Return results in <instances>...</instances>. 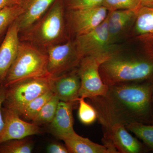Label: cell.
<instances>
[{"label": "cell", "mask_w": 153, "mask_h": 153, "mask_svg": "<svg viewBox=\"0 0 153 153\" xmlns=\"http://www.w3.org/2000/svg\"><path fill=\"white\" fill-rule=\"evenodd\" d=\"M153 88L152 82H121L108 86L104 95L87 99L103 128L144 123L150 113Z\"/></svg>", "instance_id": "obj_1"}, {"label": "cell", "mask_w": 153, "mask_h": 153, "mask_svg": "<svg viewBox=\"0 0 153 153\" xmlns=\"http://www.w3.org/2000/svg\"><path fill=\"white\" fill-rule=\"evenodd\" d=\"M99 72L108 86L121 82H153V50L134 53L119 49L102 63Z\"/></svg>", "instance_id": "obj_2"}, {"label": "cell", "mask_w": 153, "mask_h": 153, "mask_svg": "<svg viewBox=\"0 0 153 153\" xmlns=\"http://www.w3.org/2000/svg\"><path fill=\"white\" fill-rule=\"evenodd\" d=\"M65 9L63 0H56L42 16L21 32L20 41L45 51L49 47L67 41Z\"/></svg>", "instance_id": "obj_3"}, {"label": "cell", "mask_w": 153, "mask_h": 153, "mask_svg": "<svg viewBox=\"0 0 153 153\" xmlns=\"http://www.w3.org/2000/svg\"><path fill=\"white\" fill-rule=\"evenodd\" d=\"M48 69L46 51L33 44L21 41L18 55L6 77L8 87L25 79L51 76Z\"/></svg>", "instance_id": "obj_4"}, {"label": "cell", "mask_w": 153, "mask_h": 153, "mask_svg": "<svg viewBox=\"0 0 153 153\" xmlns=\"http://www.w3.org/2000/svg\"><path fill=\"white\" fill-rule=\"evenodd\" d=\"M118 50L115 47L109 51L81 59L77 68L81 81L79 97L92 98L106 93L108 86L102 81L100 74V66Z\"/></svg>", "instance_id": "obj_5"}, {"label": "cell", "mask_w": 153, "mask_h": 153, "mask_svg": "<svg viewBox=\"0 0 153 153\" xmlns=\"http://www.w3.org/2000/svg\"><path fill=\"white\" fill-rule=\"evenodd\" d=\"M49 78H30L10 85L6 89L8 108L20 114L30 102L50 90Z\"/></svg>", "instance_id": "obj_6"}, {"label": "cell", "mask_w": 153, "mask_h": 153, "mask_svg": "<svg viewBox=\"0 0 153 153\" xmlns=\"http://www.w3.org/2000/svg\"><path fill=\"white\" fill-rule=\"evenodd\" d=\"M48 69L52 76H59L78 67L80 59L74 41H67L49 47L46 50Z\"/></svg>", "instance_id": "obj_7"}, {"label": "cell", "mask_w": 153, "mask_h": 153, "mask_svg": "<svg viewBox=\"0 0 153 153\" xmlns=\"http://www.w3.org/2000/svg\"><path fill=\"white\" fill-rule=\"evenodd\" d=\"M108 11L103 6L77 10H67L66 26L74 37L88 33L104 22Z\"/></svg>", "instance_id": "obj_8"}, {"label": "cell", "mask_w": 153, "mask_h": 153, "mask_svg": "<svg viewBox=\"0 0 153 153\" xmlns=\"http://www.w3.org/2000/svg\"><path fill=\"white\" fill-rule=\"evenodd\" d=\"M74 40L80 59L114 48L110 44L107 17L104 22L88 33L75 37Z\"/></svg>", "instance_id": "obj_9"}, {"label": "cell", "mask_w": 153, "mask_h": 153, "mask_svg": "<svg viewBox=\"0 0 153 153\" xmlns=\"http://www.w3.org/2000/svg\"><path fill=\"white\" fill-rule=\"evenodd\" d=\"M19 114L7 108L4 111V124L0 131V145L12 140L22 139L41 132L38 125L25 121Z\"/></svg>", "instance_id": "obj_10"}, {"label": "cell", "mask_w": 153, "mask_h": 153, "mask_svg": "<svg viewBox=\"0 0 153 153\" xmlns=\"http://www.w3.org/2000/svg\"><path fill=\"white\" fill-rule=\"evenodd\" d=\"M50 90L60 101L72 102H78L81 81L77 68L49 79Z\"/></svg>", "instance_id": "obj_11"}, {"label": "cell", "mask_w": 153, "mask_h": 153, "mask_svg": "<svg viewBox=\"0 0 153 153\" xmlns=\"http://www.w3.org/2000/svg\"><path fill=\"white\" fill-rule=\"evenodd\" d=\"M103 130L104 143L111 145L118 153H139L143 151V145L129 134L125 126L116 124Z\"/></svg>", "instance_id": "obj_12"}, {"label": "cell", "mask_w": 153, "mask_h": 153, "mask_svg": "<svg viewBox=\"0 0 153 153\" xmlns=\"http://www.w3.org/2000/svg\"><path fill=\"white\" fill-rule=\"evenodd\" d=\"M16 20L9 27L0 46V84L5 80L18 55L21 44L20 31Z\"/></svg>", "instance_id": "obj_13"}, {"label": "cell", "mask_w": 153, "mask_h": 153, "mask_svg": "<svg viewBox=\"0 0 153 153\" xmlns=\"http://www.w3.org/2000/svg\"><path fill=\"white\" fill-rule=\"evenodd\" d=\"M137 11L119 10L108 12L107 19L111 46H114L121 37L133 26Z\"/></svg>", "instance_id": "obj_14"}, {"label": "cell", "mask_w": 153, "mask_h": 153, "mask_svg": "<svg viewBox=\"0 0 153 153\" xmlns=\"http://www.w3.org/2000/svg\"><path fill=\"white\" fill-rule=\"evenodd\" d=\"M74 103L59 101L55 117L49 123L50 131L59 139L67 138L75 132L73 124V110Z\"/></svg>", "instance_id": "obj_15"}, {"label": "cell", "mask_w": 153, "mask_h": 153, "mask_svg": "<svg viewBox=\"0 0 153 153\" xmlns=\"http://www.w3.org/2000/svg\"><path fill=\"white\" fill-rule=\"evenodd\" d=\"M56 0H21L25 11L17 19L19 31L27 30L40 19Z\"/></svg>", "instance_id": "obj_16"}, {"label": "cell", "mask_w": 153, "mask_h": 153, "mask_svg": "<svg viewBox=\"0 0 153 153\" xmlns=\"http://www.w3.org/2000/svg\"><path fill=\"white\" fill-rule=\"evenodd\" d=\"M134 30L140 41L153 44V7L142 6L137 11Z\"/></svg>", "instance_id": "obj_17"}, {"label": "cell", "mask_w": 153, "mask_h": 153, "mask_svg": "<svg viewBox=\"0 0 153 153\" xmlns=\"http://www.w3.org/2000/svg\"><path fill=\"white\" fill-rule=\"evenodd\" d=\"M63 141L69 153H114L112 150L106 145L96 143L88 138L80 136L75 132Z\"/></svg>", "instance_id": "obj_18"}, {"label": "cell", "mask_w": 153, "mask_h": 153, "mask_svg": "<svg viewBox=\"0 0 153 153\" xmlns=\"http://www.w3.org/2000/svg\"><path fill=\"white\" fill-rule=\"evenodd\" d=\"M54 94L50 89L28 103L22 109L19 115L22 116L26 119L32 120L44 105L52 98Z\"/></svg>", "instance_id": "obj_19"}, {"label": "cell", "mask_w": 153, "mask_h": 153, "mask_svg": "<svg viewBox=\"0 0 153 153\" xmlns=\"http://www.w3.org/2000/svg\"><path fill=\"white\" fill-rule=\"evenodd\" d=\"M59 101L58 97L54 94L32 120L33 123L37 125L50 123L55 117Z\"/></svg>", "instance_id": "obj_20"}, {"label": "cell", "mask_w": 153, "mask_h": 153, "mask_svg": "<svg viewBox=\"0 0 153 153\" xmlns=\"http://www.w3.org/2000/svg\"><path fill=\"white\" fill-rule=\"evenodd\" d=\"M25 11L22 3L7 7L0 10V35L8 28Z\"/></svg>", "instance_id": "obj_21"}, {"label": "cell", "mask_w": 153, "mask_h": 153, "mask_svg": "<svg viewBox=\"0 0 153 153\" xmlns=\"http://www.w3.org/2000/svg\"><path fill=\"white\" fill-rule=\"evenodd\" d=\"M126 127L153 150V125H148L141 123H134L126 126Z\"/></svg>", "instance_id": "obj_22"}, {"label": "cell", "mask_w": 153, "mask_h": 153, "mask_svg": "<svg viewBox=\"0 0 153 153\" xmlns=\"http://www.w3.org/2000/svg\"><path fill=\"white\" fill-rule=\"evenodd\" d=\"M1 145V153H30L33 149V142L25 138L12 140Z\"/></svg>", "instance_id": "obj_23"}, {"label": "cell", "mask_w": 153, "mask_h": 153, "mask_svg": "<svg viewBox=\"0 0 153 153\" xmlns=\"http://www.w3.org/2000/svg\"><path fill=\"white\" fill-rule=\"evenodd\" d=\"M85 97H80L78 100V117L83 124H91L97 119V114L92 105L85 101Z\"/></svg>", "instance_id": "obj_24"}, {"label": "cell", "mask_w": 153, "mask_h": 153, "mask_svg": "<svg viewBox=\"0 0 153 153\" xmlns=\"http://www.w3.org/2000/svg\"><path fill=\"white\" fill-rule=\"evenodd\" d=\"M102 6L108 12L119 10L137 11L141 7V0H103Z\"/></svg>", "instance_id": "obj_25"}, {"label": "cell", "mask_w": 153, "mask_h": 153, "mask_svg": "<svg viewBox=\"0 0 153 153\" xmlns=\"http://www.w3.org/2000/svg\"><path fill=\"white\" fill-rule=\"evenodd\" d=\"M67 10H77L103 5V0H63Z\"/></svg>", "instance_id": "obj_26"}, {"label": "cell", "mask_w": 153, "mask_h": 153, "mask_svg": "<svg viewBox=\"0 0 153 153\" xmlns=\"http://www.w3.org/2000/svg\"><path fill=\"white\" fill-rule=\"evenodd\" d=\"M47 152L49 153H69L66 146L58 143H52L49 144L47 147Z\"/></svg>", "instance_id": "obj_27"}, {"label": "cell", "mask_w": 153, "mask_h": 153, "mask_svg": "<svg viewBox=\"0 0 153 153\" xmlns=\"http://www.w3.org/2000/svg\"><path fill=\"white\" fill-rule=\"evenodd\" d=\"M6 89L5 86H3L0 84V131L2 128L4 124V117L1 111L2 105L6 100Z\"/></svg>", "instance_id": "obj_28"}, {"label": "cell", "mask_w": 153, "mask_h": 153, "mask_svg": "<svg viewBox=\"0 0 153 153\" xmlns=\"http://www.w3.org/2000/svg\"><path fill=\"white\" fill-rule=\"evenodd\" d=\"M21 0H0V10L2 9L21 3Z\"/></svg>", "instance_id": "obj_29"}, {"label": "cell", "mask_w": 153, "mask_h": 153, "mask_svg": "<svg viewBox=\"0 0 153 153\" xmlns=\"http://www.w3.org/2000/svg\"><path fill=\"white\" fill-rule=\"evenodd\" d=\"M141 7H153V0H141Z\"/></svg>", "instance_id": "obj_30"}, {"label": "cell", "mask_w": 153, "mask_h": 153, "mask_svg": "<svg viewBox=\"0 0 153 153\" xmlns=\"http://www.w3.org/2000/svg\"></svg>", "instance_id": "obj_31"}]
</instances>
